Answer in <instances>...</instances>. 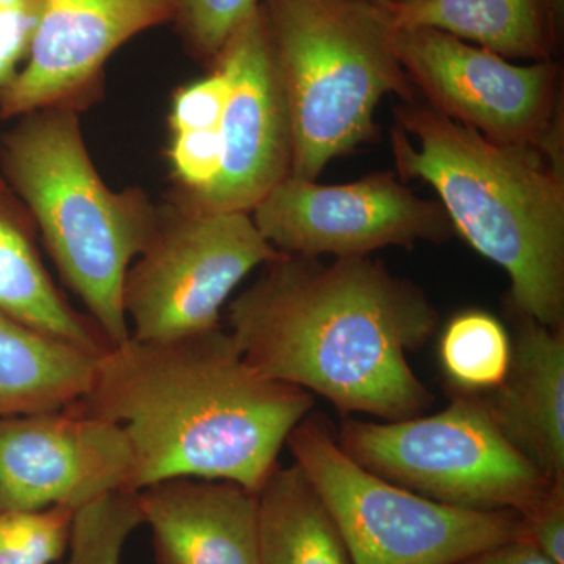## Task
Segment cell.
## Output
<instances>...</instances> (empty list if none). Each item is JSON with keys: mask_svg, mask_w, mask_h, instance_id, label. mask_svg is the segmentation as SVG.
Segmentation results:
<instances>
[{"mask_svg": "<svg viewBox=\"0 0 564 564\" xmlns=\"http://www.w3.org/2000/svg\"><path fill=\"white\" fill-rule=\"evenodd\" d=\"M31 51L0 90V118L50 107L84 110L101 90L106 63L126 41L172 21L173 0H40Z\"/></svg>", "mask_w": 564, "mask_h": 564, "instance_id": "cell-13", "label": "cell"}, {"mask_svg": "<svg viewBox=\"0 0 564 564\" xmlns=\"http://www.w3.org/2000/svg\"><path fill=\"white\" fill-rule=\"evenodd\" d=\"M143 525L137 492L117 491L76 510L62 564H121L132 533Z\"/></svg>", "mask_w": 564, "mask_h": 564, "instance_id": "cell-21", "label": "cell"}, {"mask_svg": "<svg viewBox=\"0 0 564 564\" xmlns=\"http://www.w3.org/2000/svg\"><path fill=\"white\" fill-rule=\"evenodd\" d=\"M527 540L555 563L564 564V484H552L547 491L521 514Z\"/></svg>", "mask_w": 564, "mask_h": 564, "instance_id": "cell-25", "label": "cell"}, {"mask_svg": "<svg viewBox=\"0 0 564 564\" xmlns=\"http://www.w3.org/2000/svg\"><path fill=\"white\" fill-rule=\"evenodd\" d=\"M214 63L229 79L220 172L203 196L184 202L202 209L251 214L292 169L291 117L259 7L229 36Z\"/></svg>", "mask_w": 564, "mask_h": 564, "instance_id": "cell-12", "label": "cell"}, {"mask_svg": "<svg viewBox=\"0 0 564 564\" xmlns=\"http://www.w3.org/2000/svg\"><path fill=\"white\" fill-rule=\"evenodd\" d=\"M337 443L364 469L464 510L521 516L555 484L505 440L475 393L433 415L348 419Z\"/></svg>", "mask_w": 564, "mask_h": 564, "instance_id": "cell-7", "label": "cell"}, {"mask_svg": "<svg viewBox=\"0 0 564 564\" xmlns=\"http://www.w3.org/2000/svg\"><path fill=\"white\" fill-rule=\"evenodd\" d=\"M250 215L274 250L307 258H366L454 232L440 202L421 198L389 172L332 185L289 174Z\"/></svg>", "mask_w": 564, "mask_h": 564, "instance_id": "cell-10", "label": "cell"}, {"mask_svg": "<svg viewBox=\"0 0 564 564\" xmlns=\"http://www.w3.org/2000/svg\"><path fill=\"white\" fill-rule=\"evenodd\" d=\"M393 2H403V3H408V2H415V0H393Z\"/></svg>", "mask_w": 564, "mask_h": 564, "instance_id": "cell-29", "label": "cell"}, {"mask_svg": "<svg viewBox=\"0 0 564 564\" xmlns=\"http://www.w3.org/2000/svg\"><path fill=\"white\" fill-rule=\"evenodd\" d=\"M40 10V0H0V90L28 58Z\"/></svg>", "mask_w": 564, "mask_h": 564, "instance_id": "cell-24", "label": "cell"}, {"mask_svg": "<svg viewBox=\"0 0 564 564\" xmlns=\"http://www.w3.org/2000/svg\"><path fill=\"white\" fill-rule=\"evenodd\" d=\"M518 317L507 377L475 395L519 454L547 480L564 484V328Z\"/></svg>", "mask_w": 564, "mask_h": 564, "instance_id": "cell-15", "label": "cell"}, {"mask_svg": "<svg viewBox=\"0 0 564 564\" xmlns=\"http://www.w3.org/2000/svg\"><path fill=\"white\" fill-rule=\"evenodd\" d=\"M76 510L0 513V564H54L68 551Z\"/></svg>", "mask_w": 564, "mask_h": 564, "instance_id": "cell-22", "label": "cell"}, {"mask_svg": "<svg viewBox=\"0 0 564 564\" xmlns=\"http://www.w3.org/2000/svg\"><path fill=\"white\" fill-rule=\"evenodd\" d=\"M389 35L411 85L437 113L496 143L564 152L558 61L518 65L434 29L389 28Z\"/></svg>", "mask_w": 564, "mask_h": 564, "instance_id": "cell-9", "label": "cell"}, {"mask_svg": "<svg viewBox=\"0 0 564 564\" xmlns=\"http://www.w3.org/2000/svg\"><path fill=\"white\" fill-rule=\"evenodd\" d=\"M79 110L32 111L3 135L2 176L41 234L63 281L110 347L131 337L122 304L129 267L155 231L159 207L139 187L111 191L96 170Z\"/></svg>", "mask_w": 564, "mask_h": 564, "instance_id": "cell-4", "label": "cell"}, {"mask_svg": "<svg viewBox=\"0 0 564 564\" xmlns=\"http://www.w3.org/2000/svg\"><path fill=\"white\" fill-rule=\"evenodd\" d=\"M132 452L120 426L80 404L0 417V513L79 510L131 491Z\"/></svg>", "mask_w": 564, "mask_h": 564, "instance_id": "cell-11", "label": "cell"}, {"mask_svg": "<svg viewBox=\"0 0 564 564\" xmlns=\"http://www.w3.org/2000/svg\"><path fill=\"white\" fill-rule=\"evenodd\" d=\"M513 345L502 323L485 311L452 318L441 337L440 356L448 380L467 393L499 388L510 370Z\"/></svg>", "mask_w": 564, "mask_h": 564, "instance_id": "cell-20", "label": "cell"}, {"mask_svg": "<svg viewBox=\"0 0 564 564\" xmlns=\"http://www.w3.org/2000/svg\"><path fill=\"white\" fill-rule=\"evenodd\" d=\"M229 334L265 377L318 393L340 413L415 417L433 395L408 362L437 313L421 289L366 258L284 254L228 310Z\"/></svg>", "mask_w": 564, "mask_h": 564, "instance_id": "cell-1", "label": "cell"}, {"mask_svg": "<svg viewBox=\"0 0 564 564\" xmlns=\"http://www.w3.org/2000/svg\"><path fill=\"white\" fill-rule=\"evenodd\" d=\"M278 252L250 214L202 209L173 195L126 274L132 339L170 343L218 328L234 289Z\"/></svg>", "mask_w": 564, "mask_h": 564, "instance_id": "cell-8", "label": "cell"}, {"mask_svg": "<svg viewBox=\"0 0 564 564\" xmlns=\"http://www.w3.org/2000/svg\"><path fill=\"white\" fill-rule=\"evenodd\" d=\"M361 2L372 3V6H386V3H391L393 0H361Z\"/></svg>", "mask_w": 564, "mask_h": 564, "instance_id": "cell-28", "label": "cell"}, {"mask_svg": "<svg viewBox=\"0 0 564 564\" xmlns=\"http://www.w3.org/2000/svg\"><path fill=\"white\" fill-rule=\"evenodd\" d=\"M158 564H261L259 494L225 480L173 478L137 492Z\"/></svg>", "mask_w": 564, "mask_h": 564, "instance_id": "cell-14", "label": "cell"}, {"mask_svg": "<svg viewBox=\"0 0 564 564\" xmlns=\"http://www.w3.org/2000/svg\"><path fill=\"white\" fill-rule=\"evenodd\" d=\"M261 564H351L339 530L295 463L259 492Z\"/></svg>", "mask_w": 564, "mask_h": 564, "instance_id": "cell-19", "label": "cell"}, {"mask_svg": "<svg viewBox=\"0 0 564 564\" xmlns=\"http://www.w3.org/2000/svg\"><path fill=\"white\" fill-rule=\"evenodd\" d=\"M174 18L198 61L209 63L229 36L259 7V0H173Z\"/></svg>", "mask_w": 564, "mask_h": 564, "instance_id": "cell-23", "label": "cell"}, {"mask_svg": "<svg viewBox=\"0 0 564 564\" xmlns=\"http://www.w3.org/2000/svg\"><path fill=\"white\" fill-rule=\"evenodd\" d=\"M549 7H551L552 17L558 31L563 33L564 28V0H547Z\"/></svg>", "mask_w": 564, "mask_h": 564, "instance_id": "cell-27", "label": "cell"}, {"mask_svg": "<svg viewBox=\"0 0 564 564\" xmlns=\"http://www.w3.org/2000/svg\"><path fill=\"white\" fill-rule=\"evenodd\" d=\"M314 400L259 372L218 326L170 343L129 337L110 347L79 404L124 433L132 492L204 478L259 494Z\"/></svg>", "mask_w": 564, "mask_h": 564, "instance_id": "cell-2", "label": "cell"}, {"mask_svg": "<svg viewBox=\"0 0 564 564\" xmlns=\"http://www.w3.org/2000/svg\"><path fill=\"white\" fill-rule=\"evenodd\" d=\"M292 128V176L325 166L375 135L388 95L414 88L377 6L361 0H259Z\"/></svg>", "mask_w": 564, "mask_h": 564, "instance_id": "cell-5", "label": "cell"}, {"mask_svg": "<svg viewBox=\"0 0 564 564\" xmlns=\"http://www.w3.org/2000/svg\"><path fill=\"white\" fill-rule=\"evenodd\" d=\"M392 29H434L508 61H554L563 33L547 0H415L377 6Z\"/></svg>", "mask_w": 564, "mask_h": 564, "instance_id": "cell-17", "label": "cell"}, {"mask_svg": "<svg viewBox=\"0 0 564 564\" xmlns=\"http://www.w3.org/2000/svg\"><path fill=\"white\" fill-rule=\"evenodd\" d=\"M402 181L432 185L452 228L510 278L516 314L564 326V152L502 144L417 101L393 109Z\"/></svg>", "mask_w": 564, "mask_h": 564, "instance_id": "cell-3", "label": "cell"}, {"mask_svg": "<svg viewBox=\"0 0 564 564\" xmlns=\"http://www.w3.org/2000/svg\"><path fill=\"white\" fill-rule=\"evenodd\" d=\"M285 445L351 564H456L524 534L518 513L451 507L364 469L313 419L299 423Z\"/></svg>", "mask_w": 564, "mask_h": 564, "instance_id": "cell-6", "label": "cell"}, {"mask_svg": "<svg viewBox=\"0 0 564 564\" xmlns=\"http://www.w3.org/2000/svg\"><path fill=\"white\" fill-rule=\"evenodd\" d=\"M99 356L0 311V417L76 406Z\"/></svg>", "mask_w": 564, "mask_h": 564, "instance_id": "cell-18", "label": "cell"}, {"mask_svg": "<svg viewBox=\"0 0 564 564\" xmlns=\"http://www.w3.org/2000/svg\"><path fill=\"white\" fill-rule=\"evenodd\" d=\"M456 564H558L545 556L524 534L492 545Z\"/></svg>", "mask_w": 564, "mask_h": 564, "instance_id": "cell-26", "label": "cell"}, {"mask_svg": "<svg viewBox=\"0 0 564 564\" xmlns=\"http://www.w3.org/2000/svg\"><path fill=\"white\" fill-rule=\"evenodd\" d=\"M36 228L0 174V311L32 328L102 355L104 334L87 314L70 306L41 261Z\"/></svg>", "mask_w": 564, "mask_h": 564, "instance_id": "cell-16", "label": "cell"}]
</instances>
